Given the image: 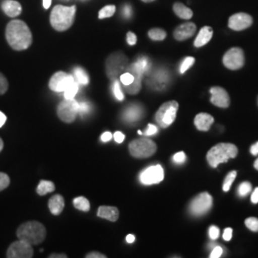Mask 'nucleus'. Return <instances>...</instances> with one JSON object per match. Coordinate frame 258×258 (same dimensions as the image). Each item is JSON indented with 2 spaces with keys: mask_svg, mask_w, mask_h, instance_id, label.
<instances>
[{
  "mask_svg": "<svg viewBox=\"0 0 258 258\" xmlns=\"http://www.w3.org/2000/svg\"><path fill=\"white\" fill-rule=\"evenodd\" d=\"M55 188V184L53 182L41 180L37 185V192L38 195H46L47 194L53 192Z\"/></svg>",
  "mask_w": 258,
  "mask_h": 258,
  "instance_id": "25",
  "label": "nucleus"
},
{
  "mask_svg": "<svg viewBox=\"0 0 258 258\" xmlns=\"http://www.w3.org/2000/svg\"><path fill=\"white\" fill-rule=\"evenodd\" d=\"M212 203V195L208 192H202L191 200L188 206V212L196 217L203 216L211 211Z\"/></svg>",
  "mask_w": 258,
  "mask_h": 258,
  "instance_id": "8",
  "label": "nucleus"
},
{
  "mask_svg": "<svg viewBox=\"0 0 258 258\" xmlns=\"http://www.w3.org/2000/svg\"><path fill=\"white\" fill-rule=\"evenodd\" d=\"M8 88H9V83L6 77L2 73H0V96L7 92Z\"/></svg>",
  "mask_w": 258,
  "mask_h": 258,
  "instance_id": "39",
  "label": "nucleus"
},
{
  "mask_svg": "<svg viewBox=\"0 0 258 258\" xmlns=\"http://www.w3.org/2000/svg\"><path fill=\"white\" fill-rule=\"evenodd\" d=\"M179 104L176 101H169L162 104V106L158 109L155 114V120L157 123L162 128H166L170 126L175 120Z\"/></svg>",
  "mask_w": 258,
  "mask_h": 258,
  "instance_id": "7",
  "label": "nucleus"
},
{
  "mask_svg": "<svg viewBox=\"0 0 258 258\" xmlns=\"http://www.w3.org/2000/svg\"><path fill=\"white\" fill-rule=\"evenodd\" d=\"M237 175V172L235 170H232L230 173H228V175L226 176L224 184H223V190L224 191H229L231 188V184L233 183V181L235 180Z\"/></svg>",
  "mask_w": 258,
  "mask_h": 258,
  "instance_id": "31",
  "label": "nucleus"
},
{
  "mask_svg": "<svg viewBox=\"0 0 258 258\" xmlns=\"http://www.w3.org/2000/svg\"><path fill=\"white\" fill-rule=\"evenodd\" d=\"M116 12V7L115 5H107L105 7H103L100 12H99V19H103L111 18L114 16Z\"/></svg>",
  "mask_w": 258,
  "mask_h": 258,
  "instance_id": "30",
  "label": "nucleus"
},
{
  "mask_svg": "<svg viewBox=\"0 0 258 258\" xmlns=\"http://www.w3.org/2000/svg\"><path fill=\"white\" fill-rule=\"evenodd\" d=\"M165 172L164 168L161 165L148 166L141 174H140V181L142 184L146 185L159 184L164 180Z\"/></svg>",
  "mask_w": 258,
  "mask_h": 258,
  "instance_id": "12",
  "label": "nucleus"
},
{
  "mask_svg": "<svg viewBox=\"0 0 258 258\" xmlns=\"http://www.w3.org/2000/svg\"><path fill=\"white\" fill-rule=\"evenodd\" d=\"M246 227L251 231L257 232L258 231V218L255 217H249L245 220Z\"/></svg>",
  "mask_w": 258,
  "mask_h": 258,
  "instance_id": "34",
  "label": "nucleus"
},
{
  "mask_svg": "<svg viewBox=\"0 0 258 258\" xmlns=\"http://www.w3.org/2000/svg\"><path fill=\"white\" fill-rule=\"evenodd\" d=\"M251 190V184L249 182H243L238 186V194L241 197H245L250 192Z\"/></svg>",
  "mask_w": 258,
  "mask_h": 258,
  "instance_id": "33",
  "label": "nucleus"
},
{
  "mask_svg": "<svg viewBox=\"0 0 258 258\" xmlns=\"http://www.w3.org/2000/svg\"><path fill=\"white\" fill-rule=\"evenodd\" d=\"M75 82L74 77L65 72H56L50 79L49 87L52 91L59 93L64 92L65 89Z\"/></svg>",
  "mask_w": 258,
  "mask_h": 258,
  "instance_id": "13",
  "label": "nucleus"
},
{
  "mask_svg": "<svg viewBox=\"0 0 258 258\" xmlns=\"http://www.w3.org/2000/svg\"><path fill=\"white\" fill-rule=\"evenodd\" d=\"M223 63L230 70H238L245 63V55L241 48L233 47L230 49L224 56Z\"/></svg>",
  "mask_w": 258,
  "mask_h": 258,
  "instance_id": "10",
  "label": "nucleus"
},
{
  "mask_svg": "<svg viewBox=\"0 0 258 258\" xmlns=\"http://www.w3.org/2000/svg\"><path fill=\"white\" fill-rule=\"evenodd\" d=\"M57 116L66 123L73 122L79 114V102L75 99L64 100L60 102L56 109Z\"/></svg>",
  "mask_w": 258,
  "mask_h": 258,
  "instance_id": "9",
  "label": "nucleus"
},
{
  "mask_svg": "<svg viewBox=\"0 0 258 258\" xmlns=\"http://www.w3.org/2000/svg\"><path fill=\"white\" fill-rule=\"evenodd\" d=\"M209 234H210V237L212 240H216L219 237V234H220V231L219 229L216 227V226H212L209 230Z\"/></svg>",
  "mask_w": 258,
  "mask_h": 258,
  "instance_id": "42",
  "label": "nucleus"
},
{
  "mask_svg": "<svg viewBox=\"0 0 258 258\" xmlns=\"http://www.w3.org/2000/svg\"><path fill=\"white\" fill-rule=\"evenodd\" d=\"M185 160H186V156L183 151L176 153L175 155L173 156V161L175 162L176 164H183Z\"/></svg>",
  "mask_w": 258,
  "mask_h": 258,
  "instance_id": "43",
  "label": "nucleus"
},
{
  "mask_svg": "<svg viewBox=\"0 0 258 258\" xmlns=\"http://www.w3.org/2000/svg\"><path fill=\"white\" fill-rule=\"evenodd\" d=\"M123 15H124L125 18H130V17H131V15H132V10H131V7L128 6V5H126V6L123 8Z\"/></svg>",
  "mask_w": 258,
  "mask_h": 258,
  "instance_id": "51",
  "label": "nucleus"
},
{
  "mask_svg": "<svg viewBox=\"0 0 258 258\" xmlns=\"http://www.w3.org/2000/svg\"><path fill=\"white\" fill-rule=\"evenodd\" d=\"M97 215L100 218L106 219L108 221L116 222L119 219L120 212L116 207H109V206H101L98 210Z\"/></svg>",
  "mask_w": 258,
  "mask_h": 258,
  "instance_id": "20",
  "label": "nucleus"
},
{
  "mask_svg": "<svg viewBox=\"0 0 258 258\" xmlns=\"http://www.w3.org/2000/svg\"><path fill=\"white\" fill-rule=\"evenodd\" d=\"M6 256L8 258H31L34 256L33 246L19 239L10 245Z\"/></svg>",
  "mask_w": 258,
  "mask_h": 258,
  "instance_id": "11",
  "label": "nucleus"
},
{
  "mask_svg": "<svg viewBox=\"0 0 258 258\" xmlns=\"http://www.w3.org/2000/svg\"><path fill=\"white\" fill-rule=\"evenodd\" d=\"M5 36L12 49L16 51L26 50L32 45L33 35L27 24L19 19L10 21L6 27Z\"/></svg>",
  "mask_w": 258,
  "mask_h": 258,
  "instance_id": "1",
  "label": "nucleus"
},
{
  "mask_svg": "<svg viewBox=\"0 0 258 258\" xmlns=\"http://www.w3.org/2000/svg\"><path fill=\"white\" fill-rule=\"evenodd\" d=\"M113 92H114V95H115V97H116V99H117L118 101H122V100H123L124 96H123V93H122L121 89H120V83H119V81H117V80L114 81V84H113Z\"/></svg>",
  "mask_w": 258,
  "mask_h": 258,
  "instance_id": "36",
  "label": "nucleus"
},
{
  "mask_svg": "<svg viewBox=\"0 0 258 258\" xmlns=\"http://www.w3.org/2000/svg\"><path fill=\"white\" fill-rule=\"evenodd\" d=\"M194 61H195V59H194V57H192V56L185 57L184 60H183L182 64L180 66V73L184 74L185 71H187L194 64Z\"/></svg>",
  "mask_w": 258,
  "mask_h": 258,
  "instance_id": "32",
  "label": "nucleus"
},
{
  "mask_svg": "<svg viewBox=\"0 0 258 258\" xmlns=\"http://www.w3.org/2000/svg\"><path fill=\"white\" fill-rule=\"evenodd\" d=\"M211 102L217 107L227 108L230 106V96L228 92L219 86L211 88Z\"/></svg>",
  "mask_w": 258,
  "mask_h": 258,
  "instance_id": "17",
  "label": "nucleus"
},
{
  "mask_svg": "<svg viewBox=\"0 0 258 258\" xmlns=\"http://www.w3.org/2000/svg\"><path fill=\"white\" fill-rule=\"evenodd\" d=\"M250 199H251V202H252V203H258V187H256V188L253 190V192L251 194Z\"/></svg>",
  "mask_w": 258,
  "mask_h": 258,
  "instance_id": "49",
  "label": "nucleus"
},
{
  "mask_svg": "<svg viewBox=\"0 0 258 258\" xmlns=\"http://www.w3.org/2000/svg\"><path fill=\"white\" fill-rule=\"evenodd\" d=\"M128 67V58L121 52L111 54L105 61V71L110 81H115Z\"/></svg>",
  "mask_w": 258,
  "mask_h": 258,
  "instance_id": "5",
  "label": "nucleus"
},
{
  "mask_svg": "<svg viewBox=\"0 0 258 258\" xmlns=\"http://www.w3.org/2000/svg\"><path fill=\"white\" fill-rule=\"evenodd\" d=\"M237 147L232 144L222 143L214 146L207 154V160L212 167H217L218 165L228 162L231 158L237 156Z\"/></svg>",
  "mask_w": 258,
  "mask_h": 258,
  "instance_id": "4",
  "label": "nucleus"
},
{
  "mask_svg": "<svg viewBox=\"0 0 258 258\" xmlns=\"http://www.w3.org/2000/svg\"><path fill=\"white\" fill-rule=\"evenodd\" d=\"M52 4V0H43V7L45 9H49Z\"/></svg>",
  "mask_w": 258,
  "mask_h": 258,
  "instance_id": "56",
  "label": "nucleus"
},
{
  "mask_svg": "<svg viewBox=\"0 0 258 258\" xmlns=\"http://www.w3.org/2000/svg\"><path fill=\"white\" fill-rule=\"evenodd\" d=\"M126 40H127L129 45H131V46L135 45L137 43V36L132 32H128L127 36H126Z\"/></svg>",
  "mask_w": 258,
  "mask_h": 258,
  "instance_id": "45",
  "label": "nucleus"
},
{
  "mask_svg": "<svg viewBox=\"0 0 258 258\" xmlns=\"http://www.w3.org/2000/svg\"><path fill=\"white\" fill-rule=\"evenodd\" d=\"M79 85H80V84L75 81L74 83H71V84L65 89L64 92H63L64 93L63 96H64L65 100H72V99H75L77 93L79 91Z\"/></svg>",
  "mask_w": 258,
  "mask_h": 258,
  "instance_id": "29",
  "label": "nucleus"
},
{
  "mask_svg": "<svg viewBox=\"0 0 258 258\" xmlns=\"http://www.w3.org/2000/svg\"><path fill=\"white\" fill-rule=\"evenodd\" d=\"M140 135H145V136H152V135H155L157 132H158V127L154 124H151L149 123L148 124V129L145 131V132H142V131H138Z\"/></svg>",
  "mask_w": 258,
  "mask_h": 258,
  "instance_id": "41",
  "label": "nucleus"
},
{
  "mask_svg": "<svg viewBox=\"0 0 258 258\" xmlns=\"http://www.w3.org/2000/svg\"><path fill=\"white\" fill-rule=\"evenodd\" d=\"M67 255L64 253H53L51 255H49V258H66Z\"/></svg>",
  "mask_w": 258,
  "mask_h": 258,
  "instance_id": "54",
  "label": "nucleus"
},
{
  "mask_svg": "<svg viewBox=\"0 0 258 258\" xmlns=\"http://www.w3.org/2000/svg\"><path fill=\"white\" fill-rule=\"evenodd\" d=\"M143 2H146V3H149V2H153V1H155V0H142Z\"/></svg>",
  "mask_w": 258,
  "mask_h": 258,
  "instance_id": "59",
  "label": "nucleus"
},
{
  "mask_svg": "<svg viewBox=\"0 0 258 258\" xmlns=\"http://www.w3.org/2000/svg\"><path fill=\"white\" fill-rule=\"evenodd\" d=\"M249 151H250V153H251L253 156L258 155V142L250 147Z\"/></svg>",
  "mask_w": 258,
  "mask_h": 258,
  "instance_id": "52",
  "label": "nucleus"
},
{
  "mask_svg": "<svg viewBox=\"0 0 258 258\" xmlns=\"http://www.w3.org/2000/svg\"><path fill=\"white\" fill-rule=\"evenodd\" d=\"M125 240H126V242L127 243H133L134 241H135V235H133V234H128L126 237H125Z\"/></svg>",
  "mask_w": 258,
  "mask_h": 258,
  "instance_id": "55",
  "label": "nucleus"
},
{
  "mask_svg": "<svg viewBox=\"0 0 258 258\" xmlns=\"http://www.w3.org/2000/svg\"><path fill=\"white\" fill-rule=\"evenodd\" d=\"M136 62L138 63L140 68L143 70L144 73L148 72V70L150 69V61L148 60V57H146V56L139 57L138 60Z\"/></svg>",
  "mask_w": 258,
  "mask_h": 258,
  "instance_id": "35",
  "label": "nucleus"
},
{
  "mask_svg": "<svg viewBox=\"0 0 258 258\" xmlns=\"http://www.w3.org/2000/svg\"><path fill=\"white\" fill-rule=\"evenodd\" d=\"M92 109L91 104L87 102H79V114L82 116L87 115Z\"/></svg>",
  "mask_w": 258,
  "mask_h": 258,
  "instance_id": "37",
  "label": "nucleus"
},
{
  "mask_svg": "<svg viewBox=\"0 0 258 258\" xmlns=\"http://www.w3.org/2000/svg\"><path fill=\"white\" fill-rule=\"evenodd\" d=\"M73 77L75 81L79 84L82 85H87L89 83V77L86 74V72L81 67H76L73 70Z\"/></svg>",
  "mask_w": 258,
  "mask_h": 258,
  "instance_id": "26",
  "label": "nucleus"
},
{
  "mask_svg": "<svg viewBox=\"0 0 258 258\" xmlns=\"http://www.w3.org/2000/svg\"><path fill=\"white\" fill-rule=\"evenodd\" d=\"M73 204L77 210H80L83 212H89V210H90V203H89L88 199H86L83 196L75 198L73 200Z\"/></svg>",
  "mask_w": 258,
  "mask_h": 258,
  "instance_id": "27",
  "label": "nucleus"
},
{
  "mask_svg": "<svg viewBox=\"0 0 258 258\" xmlns=\"http://www.w3.org/2000/svg\"><path fill=\"white\" fill-rule=\"evenodd\" d=\"M222 254H223V249H222V247H220V246H215V247L213 248V249H212V252H211L210 257L219 258L221 257Z\"/></svg>",
  "mask_w": 258,
  "mask_h": 258,
  "instance_id": "44",
  "label": "nucleus"
},
{
  "mask_svg": "<svg viewBox=\"0 0 258 258\" xmlns=\"http://www.w3.org/2000/svg\"><path fill=\"white\" fill-rule=\"evenodd\" d=\"M213 36V30L209 26H205L202 28L198 34V36L194 40V46L197 48L205 46L207 43L210 42V40L212 39Z\"/></svg>",
  "mask_w": 258,
  "mask_h": 258,
  "instance_id": "22",
  "label": "nucleus"
},
{
  "mask_svg": "<svg viewBox=\"0 0 258 258\" xmlns=\"http://www.w3.org/2000/svg\"><path fill=\"white\" fill-rule=\"evenodd\" d=\"M196 32V26L192 22H186L176 28L173 36L176 40L184 41L192 37Z\"/></svg>",
  "mask_w": 258,
  "mask_h": 258,
  "instance_id": "18",
  "label": "nucleus"
},
{
  "mask_svg": "<svg viewBox=\"0 0 258 258\" xmlns=\"http://www.w3.org/2000/svg\"><path fill=\"white\" fill-rule=\"evenodd\" d=\"M124 135L120 132V131H117V132H115V134H114V140L116 141V143H118V144H120V143H122L123 141H124Z\"/></svg>",
  "mask_w": 258,
  "mask_h": 258,
  "instance_id": "47",
  "label": "nucleus"
},
{
  "mask_svg": "<svg viewBox=\"0 0 258 258\" xmlns=\"http://www.w3.org/2000/svg\"><path fill=\"white\" fill-rule=\"evenodd\" d=\"M10 184V177L4 172H0V191L6 189Z\"/></svg>",
  "mask_w": 258,
  "mask_h": 258,
  "instance_id": "40",
  "label": "nucleus"
},
{
  "mask_svg": "<svg viewBox=\"0 0 258 258\" xmlns=\"http://www.w3.org/2000/svg\"><path fill=\"white\" fill-rule=\"evenodd\" d=\"M6 120H7V117H6V115H5L3 112H1V111H0V128L5 124Z\"/></svg>",
  "mask_w": 258,
  "mask_h": 258,
  "instance_id": "53",
  "label": "nucleus"
},
{
  "mask_svg": "<svg viewBox=\"0 0 258 258\" xmlns=\"http://www.w3.org/2000/svg\"><path fill=\"white\" fill-rule=\"evenodd\" d=\"M120 83H122L124 86L130 85L131 83L134 82V76L129 73V72H125L120 75Z\"/></svg>",
  "mask_w": 258,
  "mask_h": 258,
  "instance_id": "38",
  "label": "nucleus"
},
{
  "mask_svg": "<svg viewBox=\"0 0 258 258\" xmlns=\"http://www.w3.org/2000/svg\"><path fill=\"white\" fill-rule=\"evenodd\" d=\"M129 73L134 76V82L131 83L130 85L127 86H124L126 92L131 94V95H136L138 94L139 91L141 90L142 88V77L144 75L143 70L140 68L138 63L137 62H134L132 64L128 65L127 69Z\"/></svg>",
  "mask_w": 258,
  "mask_h": 258,
  "instance_id": "15",
  "label": "nucleus"
},
{
  "mask_svg": "<svg viewBox=\"0 0 258 258\" xmlns=\"http://www.w3.org/2000/svg\"><path fill=\"white\" fill-rule=\"evenodd\" d=\"M86 258H106V255L102 254L101 252H97V251H92L86 254Z\"/></svg>",
  "mask_w": 258,
  "mask_h": 258,
  "instance_id": "48",
  "label": "nucleus"
},
{
  "mask_svg": "<svg viewBox=\"0 0 258 258\" xmlns=\"http://www.w3.org/2000/svg\"><path fill=\"white\" fill-rule=\"evenodd\" d=\"M111 139H112V134H111V132H109V131L104 132L102 135V141L104 142V143L110 141Z\"/></svg>",
  "mask_w": 258,
  "mask_h": 258,
  "instance_id": "50",
  "label": "nucleus"
},
{
  "mask_svg": "<svg viewBox=\"0 0 258 258\" xmlns=\"http://www.w3.org/2000/svg\"><path fill=\"white\" fill-rule=\"evenodd\" d=\"M148 37H150L152 40L162 41L166 37V31L163 29H160V28L151 29L148 31Z\"/></svg>",
  "mask_w": 258,
  "mask_h": 258,
  "instance_id": "28",
  "label": "nucleus"
},
{
  "mask_svg": "<svg viewBox=\"0 0 258 258\" xmlns=\"http://www.w3.org/2000/svg\"><path fill=\"white\" fill-rule=\"evenodd\" d=\"M214 121V118L212 115L207 114V113H200L196 115L194 119V124L196 128L200 131H208L211 128L212 123Z\"/></svg>",
  "mask_w": 258,
  "mask_h": 258,
  "instance_id": "21",
  "label": "nucleus"
},
{
  "mask_svg": "<svg viewBox=\"0 0 258 258\" xmlns=\"http://www.w3.org/2000/svg\"><path fill=\"white\" fill-rule=\"evenodd\" d=\"M252 24V18L245 13H238L232 15L229 19V27L234 31H242L250 27Z\"/></svg>",
  "mask_w": 258,
  "mask_h": 258,
  "instance_id": "16",
  "label": "nucleus"
},
{
  "mask_svg": "<svg viewBox=\"0 0 258 258\" xmlns=\"http://www.w3.org/2000/svg\"><path fill=\"white\" fill-rule=\"evenodd\" d=\"M145 116V108L140 103H131L126 106L121 114V118L127 123H134L142 120Z\"/></svg>",
  "mask_w": 258,
  "mask_h": 258,
  "instance_id": "14",
  "label": "nucleus"
},
{
  "mask_svg": "<svg viewBox=\"0 0 258 258\" xmlns=\"http://www.w3.org/2000/svg\"><path fill=\"white\" fill-rule=\"evenodd\" d=\"M129 152L131 156L138 159H145L155 154L156 144L148 138L136 139L129 144Z\"/></svg>",
  "mask_w": 258,
  "mask_h": 258,
  "instance_id": "6",
  "label": "nucleus"
},
{
  "mask_svg": "<svg viewBox=\"0 0 258 258\" xmlns=\"http://www.w3.org/2000/svg\"><path fill=\"white\" fill-rule=\"evenodd\" d=\"M64 198L61 195L56 194L49 200L48 207L52 214L59 215L64 209Z\"/></svg>",
  "mask_w": 258,
  "mask_h": 258,
  "instance_id": "23",
  "label": "nucleus"
},
{
  "mask_svg": "<svg viewBox=\"0 0 258 258\" xmlns=\"http://www.w3.org/2000/svg\"><path fill=\"white\" fill-rule=\"evenodd\" d=\"M231 237H232V229L227 228L224 231V233H223V238H224L225 241H230L231 239Z\"/></svg>",
  "mask_w": 258,
  "mask_h": 258,
  "instance_id": "46",
  "label": "nucleus"
},
{
  "mask_svg": "<svg viewBox=\"0 0 258 258\" xmlns=\"http://www.w3.org/2000/svg\"><path fill=\"white\" fill-rule=\"evenodd\" d=\"M3 148H4V143H3V140L0 138V152L2 151Z\"/></svg>",
  "mask_w": 258,
  "mask_h": 258,
  "instance_id": "57",
  "label": "nucleus"
},
{
  "mask_svg": "<svg viewBox=\"0 0 258 258\" xmlns=\"http://www.w3.org/2000/svg\"><path fill=\"white\" fill-rule=\"evenodd\" d=\"M173 11H174L176 16L180 19H190L194 16L192 11L180 2H177L173 5Z\"/></svg>",
  "mask_w": 258,
  "mask_h": 258,
  "instance_id": "24",
  "label": "nucleus"
},
{
  "mask_svg": "<svg viewBox=\"0 0 258 258\" xmlns=\"http://www.w3.org/2000/svg\"><path fill=\"white\" fill-rule=\"evenodd\" d=\"M76 12V6H55V8L52 10L50 16V22L52 27L58 32H63L68 30L74 23Z\"/></svg>",
  "mask_w": 258,
  "mask_h": 258,
  "instance_id": "3",
  "label": "nucleus"
},
{
  "mask_svg": "<svg viewBox=\"0 0 258 258\" xmlns=\"http://www.w3.org/2000/svg\"><path fill=\"white\" fill-rule=\"evenodd\" d=\"M1 8L9 18H17L22 12L21 4L16 0H4L1 4Z\"/></svg>",
  "mask_w": 258,
  "mask_h": 258,
  "instance_id": "19",
  "label": "nucleus"
},
{
  "mask_svg": "<svg viewBox=\"0 0 258 258\" xmlns=\"http://www.w3.org/2000/svg\"><path fill=\"white\" fill-rule=\"evenodd\" d=\"M17 236L32 246L39 245L46 237L45 227L37 221H29L19 226L17 231Z\"/></svg>",
  "mask_w": 258,
  "mask_h": 258,
  "instance_id": "2",
  "label": "nucleus"
},
{
  "mask_svg": "<svg viewBox=\"0 0 258 258\" xmlns=\"http://www.w3.org/2000/svg\"><path fill=\"white\" fill-rule=\"evenodd\" d=\"M254 168H255L256 170H258V158L256 159V161L254 162Z\"/></svg>",
  "mask_w": 258,
  "mask_h": 258,
  "instance_id": "58",
  "label": "nucleus"
}]
</instances>
